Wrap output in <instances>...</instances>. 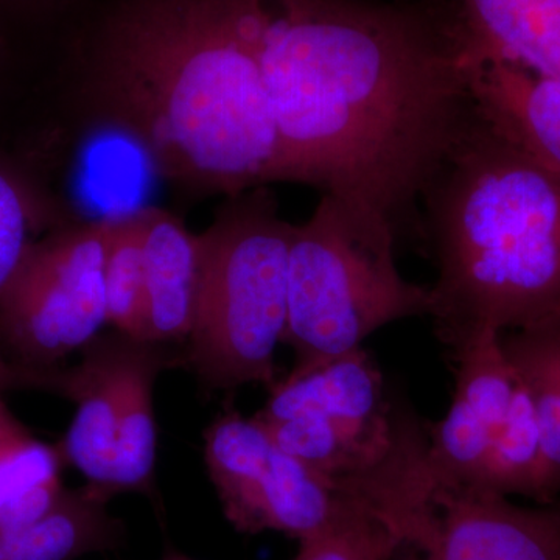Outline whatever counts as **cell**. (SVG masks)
I'll list each match as a JSON object with an SVG mask.
<instances>
[{
  "mask_svg": "<svg viewBox=\"0 0 560 560\" xmlns=\"http://www.w3.org/2000/svg\"><path fill=\"white\" fill-rule=\"evenodd\" d=\"M420 242L429 316L448 350L560 315V173L477 125L431 184Z\"/></svg>",
  "mask_w": 560,
  "mask_h": 560,
  "instance_id": "3957f363",
  "label": "cell"
},
{
  "mask_svg": "<svg viewBox=\"0 0 560 560\" xmlns=\"http://www.w3.org/2000/svg\"><path fill=\"white\" fill-rule=\"evenodd\" d=\"M109 215L32 245L0 296V342L16 363L62 366L106 319Z\"/></svg>",
  "mask_w": 560,
  "mask_h": 560,
  "instance_id": "8992f818",
  "label": "cell"
},
{
  "mask_svg": "<svg viewBox=\"0 0 560 560\" xmlns=\"http://www.w3.org/2000/svg\"><path fill=\"white\" fill-rule=\"evenodd\" d=\"M291 231L275 194L260 186L228 197L198 234L200 283L183 366L206 393L279 381Z\"/></svg>",
  "mask_w": 560,
  "mask_h": 560,
  "instance_id": "277c9868",
  "label": "cell"
},
{
  "mask_svg": "<svg viewBox=\"0 0 560 560\" xmlns=\"http://www.w3.org/2000/svg\"><path fill=\"white\" fill-rule=\"evenodd\" d=\"M80 62L84 109L162 178L224 198L276 183L257 0H109Z\"/></svg>",
  "mask_w": 560,
  "mask_h": 560,
  "instance_id": "7a4b0ae2",
  "label": "cell"
},
{
  "mask_svg": "<svg viewBox=\"0 0 560 560\" xmlns=\"http://www.w3.org/2000/svg\"><path fill=\"white\" fill-rule=\"evenodd\" d=\"M125 334H101L81 349L80 363L68 368L66 399L75 416L58 447L66 464L86 478V485L114 499L117 429L121 411V357Z\"/></svg>",
  "mask_w": 560,
  "mask_h": 560,
  "instance_id": "9c48e42d",
  "label": "cell"
},
{
  "mask_svg": "<svg viewBox=\"0 0 560 560\" xmlns=\"http://www.w3.org/2000/svg\"><path fill=\"white\" fill-rule=\"evenodd\" d=\"M397 242L385 221L329 194H320L311 219L293 224L283 340L293 370L363 348L397 320L429 316L430 287L401 276Z\"/></svg>",
  "mask_w": 560,
  "mask_h": 560,
  "instance_id": "5b68a950",
  "label": "cell"
},
{
  "mask_svg": "<svg viewBox=\"0 0 560 560\" xmlns=\"http://www.w3.org/2000/svg\"><path fill=\"white\" fill-rule=\"evenodd\" d=\"M162 560H195L190 559L189 556L180 555V552L176 550H167L165 551L164 558Z\"/></svg>",
  "mask_w": 560,
  "mask_h": 560,
  "instance_id": "603a6c76",
  "label": "cell"
},
{
  "mask_svg": "<svg viewBox=\"0 0 560 560\" xmlns=\"http://www.w3.org/2000/svg\"><path fill=\"white\" fill-rule=\"evenodd\" d=\"M147 341L186 342L200 283V237L161 208L140 209Z\"/></svg>",
  "mask_w": 560,
  "mask_h": 560,
  "instance_id": "8fae6325",
  "label": "cell"
},
{
  "mask_svg": "<svg viewBox=\"0 0 560 560\" xmlns=\"http://www.w3.org/2000/svg\"><path fill=\"white\" fill-rule=\"evenodd\" d=\"M110 499L90 485L62 490L46 514L0 536L5 560H80L116 550L125 526L108 511Z\"/></svg>",
  "mask_w": 560,
  "mask_h": 560,
  "instance_id": "4fadbf2b",
  "label": "cell"
},
{
  "mask_svg": "<svg viewBox=\"0 0 560 560\" xmlns=\"http://www.w3.org/2000/svg\"><path fill=\"white\" fill-rule=\"evenodd\" d=\"M205 463L224 517L246 536L279 533L301 541L361 504L232 405L205 431Z\"/></svg>",
  "mask_w": 560,
  "mask_h": 560,
  "instance_id": "52a82bcc",
  "label": "cell"
},
{
  "mask_svg": "<svg viewBox=\"0 0 560 560\" xmlns=\"http://www.w3.org/2000/svg\"><path fill=\"white\" fill-rule=\"evenodd\" d=\"M478 117L490 131L560 173V81L511 61L490 60L474 84Z\"/></svg>",
  "mask_w": 560,
  "mask_h": 560,
  "instance_id": "30bf717a",
  "label": "cell"
},
{
  "mask_svg": "<svg viewBox=\"0 0 560 560\" xmlns=\"http://www.w3.org/2000/svg\"><path fill=\"white\" fill-rule=\"evenodd\" d=\"M298 544L293 560H394L400 537L375 512L353 504Z\"/></svg>",
  "mask_w": 560,
  "mask_h": 560,
  "instance_id": "d6986e66",
  "label": "cell"
},
{
  "mask_svg": "<svg viewBox=\"0 0 560 560\" xmlns=\"http://www.w3.org/2000/svg\"><path fill=\"white\" fill-rule=\"evenodd\" d=\"M276 183L420 241L431 184L478 121L488 62L458 0H257Z\"/></svg>",
  "mask_w": 560,
  "mask_h": 560,
  "instance_id": "6da1fadb",
  "label": "cell"
},
{
  "mask_svg": "<svg viewBox=\"0 0 560 560\" xmlns=\"http://www.w3.org/2000/svg\"><path fill=\"white\" fill-rule=\"evenodd\" d=\"M106 319L114 330L147 341L145 271L140 209L109 215L105 259Z\"/></svg>",
  "mask_w": 560,
  "mask_h": 560,
  "instance_id": "ac0fdd59",
  "label": "cell"
},
{
  "mask_svg": "<svg viewBox=\"0 0 560 560\" xmlns=\"http://www.w3.org/2000/svg\"><path fill=\"white\" fill-rule=\"evenodd\" d=\"M486 60L560 81V0H458Z\"/></svg>",
  "mask_w": 560,
  "mask_h": 560,
  "instance_id": "5bb4252c",
  "label": "cell"
},
{
  "mask_svg": "<svg viewBox=\"0 0 560 560\" xmlns=\"http://www.w3.org/2000/svg\"><path fill=\"white\" fill-rule=\"evenodd\" d=\"M0 560H5V558H3L2 541H0Z\"/></svg>",
  "mask_w": 560,
  "mask_h": 560,
  "instance_id": "cb8c5ba5",
  "label": "cell"
},
{
  "mask_svg": "<svg viewBox=\"0 0 560 560\" xmlns=\"http://www.w3.org/2000/svg\"><path fill=\"white\" fill-rule=\"evenodd\" d=\"M66 385L68 366H27L0 353V394L7 390H40L65 399Z\"/></svg>",
  "mask_w": 560,
  "mask_h": 560,
  "instance_id": "44dd1931",
  "label": "cell"
},
{
  "mask_svg": "<svg viewBox=\"0 0 560 560\" xmlns=\"http://www.w3.org/2000/svg\"><path fill=\"white\" fill-rule=\"evenodd\" d=\"M178 366H183V352L173 350L171 345L136 340L127 335L114 495L125 492L153 495L158 448L154 385L162 372Z\"/></svg>",
  "mask_w": 560,
  "mask_h": 560,
  "instance_id": "7c38bea8",
  "label": "cell"
},
{
  "mask_svg": "<svg viewBox=\"0 0 560 560\" xmlns=\"http://www.w3.org/2000/svg\"><path fill=\"white\" fill-rule=\"evenodd\" d=\"M58 445L27 431L0 451V536L25 528L54 506L65 486Z\"/></svg>",
  "mask_w": 560,
  "mask_h": 560,
  "instance_id": "e0dca14e",
  "label": "cell"
},
{
  "mask_svg": "<svg viewBox=\"0 0 560 560\" xmlns=\"http://www.w3.org/2000/svg\"><path fill=\"white\" fill-rule=\"evenodd\" d=\"M2 396V394H0ZM27 429L14 418L13 412L9 410L5 401L0 397V451L10 442L16 440V438L22 436V434L27 433Z\"/></svg>",
  "mask_w": 560,
  "mask_h": 560,
  "instance_id": "7402d4cb",
  "label": "cell"
},
{
  "mask_svg": "<svg viewBox=\"0 0 560 560\" xmlns=\"http://www.w3.org/2000/svg\"><path fill=\"white\" fill-rule=\"evenodd\" d=\"M31 212L20 184L0 171V296L31 249Z\"/></svg>",
  "mask_w": 560,
  "mask_h": 560,
  "instance_id": "ffe728a7",
  "label": "cell"
},
{
  "mask_svg": "<svg viewBox=\"0 0 560 560\" xmlns=\"http://www.w3.org/2000/svg\"><path fill=\"white\" fill-rule=\"evenodd\" d=\"M501 346L536 412L551 503L560 497V315L501 334Z\"/></svg>",
  "mask_w": 560,
  "mask_h": 560,
  "instance_id": "9a60e30c",
  "label": "cell"
},
{
  "mask_svg": "<svg viewBox=\"0 0 560 560\" xmlns=\"http://www.w3.org/2000/svg\"><path fill=\"white\" fill-rule=\"evenodd\" d=\"M394 560H560V497L525 508L474 489L440 490Z\"/></svg>",
  "mask_w": 560,
  "mask_h": 560,
  "instance_id": "ba28073f",
  "label": "cell"
},
{
  "mask_svg": "<svg viewBox=\"0 0 560 560\" xmlns=\"http://www.w3.org/2000/svg\"><path fill=\"white\" fill-rule=\"evenodd\" d=\"M463 489L548 503L540 430L528 393L518 381L511 410L493 436L480 478L471 488Z\"/></svg>",
  "mask_w": 560,
  "mask_h": 560,
  "instance_id": "2e32d148",
  "label": "cell"
}]
</instances>
